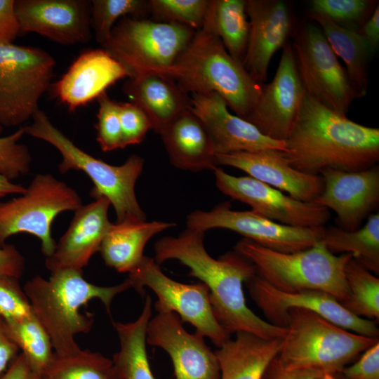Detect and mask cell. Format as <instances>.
I'll list each match as a JSON object with an SVG mask.
<instances>
[{
    "label": "cell",
    "instance_id": "obj_1",
    "mask_svg": "<svg viewBox=\"0 0 379 379\" xmlns=\"http://www.w3.org/2000/svg\"><path fill=\"white\" fill-rule=\"evenodd\" d=\"M204 232L186 228L177 237H164L154 244V260L161 265L177 260L190 268V276L208 289L214 315L230 335L247 332L267 340L283 338L285 328L256 315L246 305L243 284L257 273L255 267L235 251L213 258L204 244Z\"/></svg>",
    "mask_w": 379,
    "mask_h": 379
},
{
    "label": "cell",
    "instance_id": "obj_2",
    "mask_svg": "<svg viewBox=\"0 0 379 379\" xmlns=\"http://www.w3.org/2000/svg\"><path fill=\"white\" fill-rule=\"evenodd\" d=\"M281 153L307 174L361 171L379 161V128L357 124L305 93Z\"/></svg>",
    "mask_w": 379,
    "mask_h": 379
},
{
    "label": "cell",
    "instance_id": "obj_3",
    "mask_svg": "<svg viewBox=\"0 0 379 379\" xmlns=\"http://www.w3.org/2000/svg\"><path fill=\"white\" fill-rule=\"evenodd\" d=\"M131 288L128 278L117 285L102 286L86 280L83 272L67 269L51 272L48 279L36 275L23 290L50 336L54 352L69 355L81 350L75 336L88 333L93 325V315L82 313L81 307L98 299L110 314L114 297Z\"/></svg>",
    "mask_w": 379,
    "mask_h": 379
},
{
    "label": "cell",
    "instance_id": "obj_4",
    "mask_svg": "<svg viewBox=\"0 0 379 379\" xmlns=\"http://www.w3.org/2000/svg\"><path fill=\"white\" fill-rule=\"evenodd\" d=\"M154 73L172 79L188 94H219L228 108L244 119L256 105L264 85L230 55L207 15L203 27L175 60Z\"/></svg>",
    "mask_w": 379,
    "mask_h": 379
},
{
    "label": "cell",
    "instance_id": "obj_5",
    "mask_svg": "<svg viewBox=\"0 0 379 379\" xmlns=\"http://www.w3.org/2000/svg\"><path fill=\"white\" fill-rule=\"evenodd\" d=\"M32 119L29 125L23 126L25 133L46 142L60 152L62 161L58 170L61 173L71 170L86 173L93 183L91 196L109 200L116 213V222L128 219L146 220L135 191L144 168L145 161L141 157L131 154L121 165L109 164L78 147L40 109Z\"/></svg>",
    "mask_w": 379,
    "mask_h": 379
},
{
    "label": "cell",
    "instance_id": "obj_6",
    "mask_svg": "<svg viewBox=\"0 0 379 379\" xmlns=\"http://www.w3.org/2000/svg\"><path fill=\"white\" fill-rule=\"evenodd\" d=\"M234 251L255 267L259 277L279 291H321L340 302L349 297L345 267L352 255L333 254L321 240L305 250L284 253L243 238L234 246Z\"/></svg>",
    "mask_w": 379,
    "mask_h": 379
},
{
    "label": "cell",
    "instance_id": "obj_7",
    "mask_svg": "<svg viewBox=\"0 0 379 379\" xmlns=\"http://www.w3.org/2000/svg\"><path fill=\"white\" fill-rule=\"evenodd\" d=\"M286 328L277 357L288 369L340 373L350 361L379 341L301 308L288 311Z\"/></svg>",
    "mask_w": 379,
    "mask_h": 379
},
{
    "label": "cell",
    "instance_id": "obj_8",
    "mask_svg": "<svg viewBox=\"0 0 379 379\" xmlns=\"http://www.w3.org/2000/svg\"><path fill=\"white\" fill-rule=\"evenodd\" d=\"M82 205L78 192L49 173H39L25 192L6 201H0V246L10 237L27 233L41 241L46 258L56 246L51 225L61 213L74 211Z\"/></svg>",
    "mask_w": 379,
    "mask_h": 379
},
{
    "label": "cell",
    "instance_id": "obj_9",
    "mask_svg": "<svg viewBox=\"0 0 379 379\" xmlns=\"http://www.w3.org/2000/svg\"><path fill=\"white\" fill-rule=\"evenodd\" d=\"M55 59L46 51L0 41V124L21 126L39 109L53 77Z\"/></svg>",
    "mask_w": 379,
    "mask_h": 379
},
{
    "label": "cell",
    "instance_id": "obj_10",
    "mask_svg": "<svg viewBox=\"0 0 379 379\" xmlns=\"http://www.w3.org/2000/svg\"><path fill=\"white\" fill-rule=\"evenodd\" d=\"M195 32L178 24L126 16L116 23L101 46L126 67L131 77L170 66Z\"/></svg>",
    "mask_w": 379,
    "mask_h": 379
},
{
    "label": "cell",
    "instance_id": "obj_11",
    "mask_svg": "<svg viewBox=\"0 0 379 379\" xmlns=\"http://www.w3.org/2000/svg\"><path fill=\"white\" fill-rule=\"evenodd\" d=\"M306 93L326 107L346 115L361 98L320 27L304 21L291 45Z\"/></svg>",
    "mask_w": 379,
    "mask_h": 379
},
{
    "label": "cell",
    "instance_id": "obj_12",
    "mask_svg": "<svg viewBox=\"0 0 379 379\" xmlns=\"http://www.w3.org/2000/svg\"><path fill=\"white\" fill-rule=\"evenodd\" d=\"M131 288L141 295L149 288L157 296V312L179 314L182 323L188 322L195 333L208 338L218 348L230 338L217 321L213 312L208 288L201 282L183 284L167 277L154 258L145 256L138 268L128 277Z\"/></svg>",
    "mask_w": 379,
    "mask_h": 379
},
{
    "label": "cell",
    "instance_id": "obj_13",
    "mask_svg": "<svg viewBox=\"0 0 379 379\" xmlns=\"http://www.w3.org/2000/svg\"><path fill=\"white\" fill-rule=\"evenodd\" d=\"M187 228L206 232L225 229L265 248L284 253L305 250L321 240L324 227L289 226L271 220L254 211H234L229 202L209 211L195 210L186 218Z\"/></svg>",
    "mask_w": 379,
    "mask_h": 379
},
{
    "label": "cell",
    "instance_id": "obj_14",
    "mask_svg": "<svg viewBox=\"0 0 379 379\" xmlns=\"http://www.w3.org/2000/svg\"><path fill=\"white\" fill-rule=\"evenodd\" d=\"M215 185L232 199L280 224L317 228L328 221V209L313 201H302L250 176H235L218 166L214 171Z\"/></svg>",
    "mask_w": 379,
    "mask_h": 379
},
{
    "label": "cell",
    "instance_id": "obj_15",
    "mask_svg": "<svg viewBox=\"0 0 379 379\" xmlns=\"http://www.w3.org/2000/svg\"><path fill=\"white\" fill-rule=\"evenodd\" d=\"M255 303L270 324L286 328L287 312L292 308L310 310L352 332L379 338L375 321L358 317L347 311L333 295L321 291H279L257 274L248 281Z\"/></svg>",
    "mask_w": 379,
    "mask_h": 379
},
{
    "label": "cell",
    "instance_id": "obj_16",
    "mask_svg": "<svg viewBox=\"0 0 379 379\" xmlns=\"http://www.w3.org/2000/svg\"><path fill=\"white\" fill-rule=\"evenodd\" d=\"M305 93L292 46L287 41L273 79L263 85L256 105L244 119L264 135L284 142Z\"/></svg>",
    "mask_w": 379,
    "mask_h": 379
},
{
    "label": "cell",
    "instance_id": "obj_17",
    "mask_svg": "<svg viewBox=\"0 0 379 379\" xmlns=\"http://www.w3.org/2000/svg\"><path fill=\"white\" fill-rule=\"evenodd\" d=\"M147 343L162 348L169 355L175 379H220L215 352L204 337L190 333L174 312H157L147 324Z\"/></svg>",
    "mask_w": 379,
    "mask_h": 379
},
{
    "label": "cell",
    "instance_id": "obj_18",
    "mask_svg": "<svg viewBox=\"0 0 379 379\" xmlns=\"http://www.w3.org/2000/svg\"><path fill=\"white\" fill-rule=\"evenodd\" d=\"M20 34L35 33L63 45L91 39V1L14 0Z\"/></svg>",
    "mask_w": 379,
    "mask_h": 379
},
{
    "label": "cell",
    "instance_id": "obj_19",
    "mask_svg": "<svg viewBox=\"0 0 379 379\" xmlns=\"http://www.w3.org/2000/svg\"><path fill=\"white\" fill-rule=\"evenodd\" d=\"M321 194L313 201L336 214L338 227L353 231L379 204V167L345 171L323 170Z\"/></svg>",
    "mask_w": 379,
    "mask_h": 379
},
{
    "label": "cell",
    "instance_id": "obj_20",
    "mask_svg": "<svg viewBox=\"0 0 379 379\" xmlns=\"http://www.w3.org/2000/svg\"><path fill=\"white\" fill-rule=\"evenodd\" d=\"M249 36L243 65L264 84L274 54L286 44L293 27V15L282 0H246Z\"/></svg>",
    "mask_w": 379,
    "mask_h": 379
},
{
    "label": "cell",
    "instance_id": "obj_21",
    "mask_svg": "<svg viewBox=\"0 0 379 379\" xmlns=\"http://www.w3.org/2000/svg\"><path fill=\"white\" fill-rule=\"evenodd\" d=\"M192 109L206 127L216 154L239 152L284 150V142L272 140L253 124L230 113L218 93L192 94Z\"/></svg>",
    "mask_w": 379,
    "mask_h": 379
},
{
    "label": "cell",
    "instance_id": "obj_22",
    "mask_svg": "<svg viewBox=\"0 0 379 379\" xmlns=\"http://www.w3.org/2000/svg\"><path fill=\"white\" fill-rule=\"evenodd\" d=\"M110 206L107 199L99 197L74 211L53 255L46 258V267L51 272L67 269L83 272L113 224L108 218Z\"/></svg>",
    "mask_w": 379,
    "mask_h": 379
},
{
    "label": "cell",
    "instance_id": "obj_23",
    "mask_svg": "<svg viewBox=\"0 0 379 379\" xmlns=\"http://www.w3.org/2000/svg\"><path fill=\"white\" fill-rule=\"evenodd\" d=\"M216 160L218 166L238 168L300 201H314L324 189L321 175H310L296 170L287 163L279 150L216 154Z\"/></svg>",
    "mask_w": 379,
    "mask_h": 379
},
{
    "label": "cell",
    "instance_id": "obj_24",
    "mask_svg": "<svg viewBox=\"0 0 379 379\" xmlns=\"http://www.w3.org/2000/svg\"><path fill=\"white\" fill-rule=\"evenodd\" d=\"M131 73L104 48L82 53L54 84L55 95L74 111L106 93L114 83Z\"/></svg>",
    "mask_w": 379,
    "mask_h": 379
},
{
    "label": "cell",
    "instance_id": "obj_25",
    "mask_svg": "<svg viewBox=\"0 0 379 379\" xmlns=\"http://www.w3.org/2000/svg\"><path fill=\"white\" fill-rule=\"evenodd\" d=\"M159 135L174 167L192 172L213 171L218 167L213 140L192 107L176 117Z\"/></svg>",
    "mask_w": 379,
    "mask_h": 379
},
{
    "label": "cell",
    "instance_id": "obj_26",
    "mask_svg": "<svg viewBox=\"0 0 379 379\" xmlns=\"http://www.w3.org/2000/svg\"><path fill=\"white\" fill-rule=\"evenodd\" d=\"M130 102L149 118L159 134L176 117L192 107L191 98L172 79L154 72L133 75L123 86Z\"/></svg>",
    "mask_w": 379,
    "mask_h": 379
},
{
    "label": "cell",
    "instance_id": "obj_27",
    "mask_svg": "<svg viewBox=\"0 0 379 379\" xmlns=\"http://www.w3.org/2000/svg\"><path fill=\"white\" fill-rule=\"evenodd\" d=\"M175 222L128 219L113 223L99 252L105 265L118 272L135 270L142 262L147 243L154 236L173 227Z\"/></svg>",
    "mask_w": 379,
    "mask_h": 379
},
{
    "label": "cell",
    "instance_id": "obj_28",
    "mask_svg": "<svg viewBox=\"0 0 379 379\" xmlns=\"http://www.w3.org/2000/svg\"><path fill=\"white\" fill-rule=\"evenodd\" d=\"M281 339L267 340L247 332L236 333L215 351L220 379H262L278 355Z\"/></svg>",
    "mask_w": 379,
    "mask_h": 379
},
{
    "label": "cell",
    "instance_id": "obj_29",
    "mask_svg": "<svg viewBox=\"0 0 379 379\" xmlns=\"http://www.w3.org/2000/svg\"><path fill=\"white\" fill-rule=\"evenodd\" d=\"M152 298L147 295L142 310L134 321L112 323L120 345L112 359L119 379H156L146 348V331L152 318Z\"/></svg>",
    "mask_w": 379,
    "mask_h": 379
},
{
    "label": "cell",
    "instance_id": "obj_30",
    "mask_svg": "<svg viewBox=\"0 0 379 379\" xmlns=\"http://www.w3.org/2000/svg\"><path fill=\"white\" fill-rule=\"evenodd\" d=\"M310 18L320 27L335 54L343 60L351 83L364 97L369 62L375 55L367 42L357 30L339 25L322 15L311 13Z\"/></svg>",
    "mask_w": 379,
    "mask_h": 379
},
{
    "label": "cell",
    "instance_id": "obj_31",
    "mask_svg": "<svg viewBox=\"0 0 379 379\" xmlns=\"http://www.w3.org/2000/svg\"><path fill=\"white\" fill-rule=\"evenodd\" d=\"M321 241L332 253H350L374 274H379V213L368 216L366 224L353 231L324 227Z\"/></svg>",
    "mask_w": 379,
    "mask_h": 379
},
{
    "label": "cell",
    "instance_id": "obj_32",
    "mask_svg": "<svg viewBox=\"0 0 379 379\" xmlns=\"http://www.w3.org/2000/svg\"><path fill=\"white\" fill-rule=\"evenodd\" d=\"M207 17L227 51L243 64L249 36L246 0H210Z\"/></svg>",
    "mask_w": 379,
    "mask_h": 379
},
{
    "label": "cell",
    "instance_id": "obj_33",
    "mask_svg": "<svg viewBox=\"0 0 379 379\" xmlns=\"http://www.w3.org/2000/svg\"><path fill=\"white\" fill-rule=\"evenodd\" d=\"M40 379H119L112 359L100 352L81 350L69 355L54 356Z\"/></svg>",
    "mask_w": 379,
    "mask_h": 379
},
{
    "label": "cell",
    "instance_id": "obj_34",
    "mask_svg": "<svg viewBox=\"0 0 379 379\" xmlns=\"http://www.w3.org/2000/svg\"><path fill=\"white\" fill-rule=\"evenodd\" d=\"M348 298L340 302L354 315L371 321L379 319V279L352 257L345 267Z\"/></svg>",
    "mask_w": 379,
    "mask_h": 379
},
{
    "label": "cell",
    "instance_id": "obj_35",
    "mask_svg": "<svg viewBox=\"0 0 379 379\" xmlns=\"http://www.w3.org/2000/svg\"><path fill=\"white\" fill-rule=\"evenodd\" d=\"M4 325L8 335L20 352L41 374L51 361L55 352L49 335L35 314L15 322H4Z\"/></svg>",
    "mask_w": 379,
    "mask_h": 379
},
{
    "label": "cell",
    "instance_id": "obj_36",
    "mask_svg": "<svg viewBox=\"0 0 379 379\" xmlns=\"http://www.w3.org/2000/svg\"><path fill=\"white\" fill-rule=\"evenodd\" d=\"M149 11L148 1H91V25L97 41L103 44L109 37L118 20L131 15L138 17Z\"/></svg>",
    "mask_w": 379,
    "mask_h": 379
},
{
    "label": "cell",
    "instance_id": "obj_37",
    "mask_svg": "<svg viewBox=\"0 0 379 379\" xmlns=\"http://www.w3.org/2000/svg\"><path fill=\"white\" fill-rule=\"evenodd\" d=\"M210 0H150L149 11L158 22L175 23L194 30L205 22Z\"/></svg>",
    "mask_w": 379,
    "mask_h": 379
},
{
    "label": "cell",
    "instance_id": "obj_38",
    "mask_svg": "<svg viewBox=\"0 0 379 379\" xmlns=\"http://www.w3.org/2000/svg\"><path fill=\"white\" fill-rule=\"evenodd\" d=\"M378 1L370 0H312L311 13L322 15L343 27L359 30L371 15Z\"/></svg>",
    "mask_w": 379,
    "mask_h": 379
},
{
    "label": "cell",
    "instance_id": "obj_39",
    "mask_svg": "<svg viewBox=\"0 0 379 379\" xmlns=\"http://www.w3.org/2000/svg\"><path fill=\"white\" fill-rule=\"evenodd\" d=\"M2 126L0 124V131ZM23 126L14 133L0 137V175L10 180L26 175L30 170L32 156L28 147L19 143L25 135Z\"/></svg>",
    "mask_w": 379,
    "mask_h": 379
},
{
    "label": "cell",
    "instance_id": "obj_40",
    "mask_svg": "<svg viewBox=\"0 0 379 379\" xmlns=\"http://www.w3.org/2000/svg\"><path fill=\"white\" fill-rule=\"evenodd\" d=\"M97 100V142L105 152L123 149L119 102L112 100L106 93Z\"/></svg>",
    "mask_w": 379,
    "mask_h": 379
},
{
    "label": "cell",
    "instance_id": "obj_41",
    "mask_svg": "<svg viewBox=\"0 0 379 379\" xmlns=\"http://www.w3.org/2000/svg\"><path fill=\"white\" fill-rule=\"evenodd\" d=\"M31 304L19 279L0 275V319L13 323L33 314Z\"/></svg>",
    "mask_w": 379,
    "mask_h": 379
},
{
    "label": "cell",
    "instance_id": "obj_42",
    "mask_svg": "<svg viewBox=\"0 0 379 379\" xmlns=\"http://www.w3.org/2000/svg\"><path fill=\"white\" fill-rule=\"evenodd\" d=\"M119 118L122 132L123 148L142 142L152 129L146 114L136 105L119 102Z\"/></svg>",
    "mask_w": 379,
    "mask_h": 379
},
{
    "label": "cell",
    "instance_id": "obj_43",
    "mask_svg": "<svg viewBox=\"0 0 379 379\" xmlns=\"http://www.w3.org/2000/svg\"><path fill=\"white\" fill-rule=\"evenodd\" d=\"M378 342L363 352L353 364L343 368L340 373L345 379H379Z\"/></svg>",
    "mask_w": 379,
    "mask_h": 379
},
{
    "label": "cell",
    "instance_id": "obj_44",
    "mask_svg": "<svg viewBox=\"0 0 379 379\" xmlns=\"http://www.w3.org/2000/svg\"><path fill=\"white\" fill-rule=\"evenodd\" d=\"M25 267V258L13 244L0 246V275L20 279Z\"/></svg>",
    "mask_w": 379,
    "mask_h": 379
},
{
    "label": "cell",
    "instance_id": "obj_45",
    "mask_svg": "<svg viewBox=\"0 0 379 379\" xmlns=\"http://www.w3.org/2000/svg\"><path fill=\"white\" fill-rule=\"evenodd\" d=\"M19 34L14 0H0V41L13 43Z\"/></svg>",
    "mask_w": 379,
    "mask_h": 379
},
{
    "label": "cell",
    "instance_id": "obj_46",
    "mask_svg": "<svg viewBox=\"0 0 379 379\" xmlns=\"http://www.w3.org/2000/svg\"><path fill=\"white\" fill-rule=\"evenodd\" d=\"M322 373L310 369L286 368L277 356L266 369L262 379H317Z\"/></svg>",
    "mask_w": 379,
    "mask_h": 379
},
{
    "label": "cell",
    "instance_id": "obj_47",
    "mask_svg": "<svg viewBox=\"0 0 379 379\" xmlns=\"http://www.w3.org/2000/svg\"><path fill=\"white\" fill-rule=\"evenodd\" d=\"M20 353V349L8 335L4 322L0 319V379Z\"/></svg>",
    "mask_w": 379,
    "mask_h": 379
},
{
    "label": "cell",
    "instance_id": "obj_48",
    "mask_svg": "<svg viewBox=\"0 0 379 379\" xmlns=\"http://www.w3.org/2000/svg\"><path fill=\"white\" fill-rule=\"evenodd\" d=\"M1 379H40V374L20 352Z\"/></svg>",
    "mask_w": 379,
    "mask_h": 379
},
{
    "label": "cell",
    "instance_id": "obj_49",
    "mask_svg": "<svg viewBox=\"0 0 379 379\" xmlns=\"http://www.w3.org/2000/svg\"><path fill=\"white\" fill-rule=\"evenodd\" d=\"M375 54L379 45V6H376L371 15L358 30Z\"/></svg>",
    "mask_w": 379,
    "mask_h": 379
},
{
    "label": "cell",
    "instance_id": "obj_50",
    "mask_svg": "<svg viewBox=\"0 0 379 379\" xmlns=\"http://www.w3.org/2000/svg\"><path fill=\"white\" fill-rule=\"evenodd\" d=\"M26 187L20 184H15L0 175V198L9 194H21L25 192Z\"/></svg>",
    "mask_w": 379,
    "mask_h": 379
},
{
    "label": "cell",
    "instance_id": "obj_51",
    "mask_svg": "<svg viewBox=\"0 0 379 379\" xmlns=\"http://www.w3.org/2000/svg\"><path fill=\"white\" fill-rule=\"evenodd\" d=\"M317 379H345L340 373H322Z\"/></svg>",
    "mask_w": 379,
    "mask_h": 379
}]
</instances>
